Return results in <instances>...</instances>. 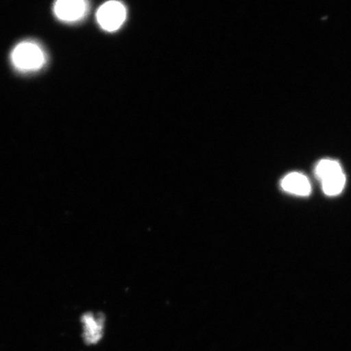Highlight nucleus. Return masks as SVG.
<instances>
[{"instance_id":"obj_2","label":"nucleus","mask_w":351,"mask_h":351,"mask_svg":"<svg viewBox=\"0 0 351 351\" xmlns=\"http://www.w3.org/2000/svg\"><path fill=\"white\" fill-rule=\"evenodd\" d=\"M96 19L103 29L108 32H117L126 19L125 7L116 0L108 1L99 8L96 13Z\"/></svg>"},{"instance_id":"obj_3","label":"nucleus","mask_w":351,"mask_h":351,"mask_svg":"<svg viewBox=\"0 0 351 351\" xmlns=\"http://www.w3.org/2000/svg\"><path fill=\"white\" fill-rule=\"evenodd\" d=\"M88 8L87 0H56L53 11L57 19L74 23L84 19Z\"/></svg>"},{"instance_id":"obj_1","label":"nucleus","mask_w":351,"mask_h":351,"mask_svg":"<svg viewBox=\"0 0 351 351\" xmlns=\"http://www.w3.org/2000/svg\"><path fill=\"white\" fill-rule=\"evenodd\" d=\"M11 61L13 67L20 72H36L46 64V52L36 42L23 41L12 50Z\"/></svg>"},{"instance_id":"obj_4","label":"nucleus","mask_w":351,"mask_h":351,"mask_svg":"<svg viewBox=\"0 0 351 351\" xmlns=\"http://www.w3.org/2000/svg\"><path fill=\"white\" fill-rule=\"evenodd\" d=\"M82 337L86 345H95L102 339L104 332V315L86 313L81 318Z\"/></svg>"},{"instance_id":"obj_5","label":"nucleus","mask_w":351,"mask_h":351,"mask_svg":"<svg viewBox=\"0 0 351 351\" xmlns=\"http://www.w3.org/2000/svg\"><path fill=\"white\" fill-rule=\"evenodd\" d=\"M282 187L289 194L298 196H308L311 186L308 178L300 173H289L282 179Z\"/></svg>"},{"instance_id":"obj_7","label":"nucleus","mask_w":351,"mask_h":351,"mask_svg":"<svg viewBox=\"0 0 351 351\" xmlns=\"http://www.w3.org/2000/svg\"><path fill=\"white\" fill-rule=\"evenodd\" d=\"M324 194L335 196L341 194L346 185V175L341 173L322 182Z\"/></svg>"},{"instance_id":"obj_6","label":"nucleus","mask_w":351,"mask_h":351,"mask_svg":"<svg viewBox=\"0 0 351 351\" xmlns=\"http://www.w3.org/2000/svg\"><path fill=\"white\" fill-rule=\"evenodd\" d=\"M343 172L339 162L332 160L319 161L315 167V176L320 182L324 181L332 176Z\"/></svg>"}]
</instances>
